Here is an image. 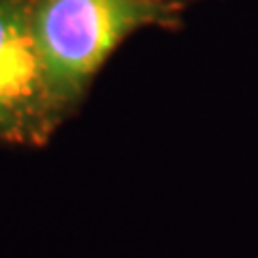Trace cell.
<instances>
[{
	"mask_svg": "<svg viewBox=\"0 0 258 258\" xmlns=\"http://www.w3.org/2000/svg\"><path fill=\"white\" fill-rule=\"evenodd\" d=\"M62 106L37 43L32 5L0 0V140H47L60 120Z\"/></svg>",
	"mask_w": 258,
	"mask_h": 258,
	"instance_id": "cell-2",
	"label": "cell"
},
{
	"mask_svg": "<svg viewBox=\"0 0 258 258\" xmlns=\"http://www.w3.org/2000/svg\"><path fill=\"white\" fill-rule=\"evenodd\" d=\"M172 15L155 0H39L32 26L54 91L69 103L134 30Z\"/></svg>",
	"mask_w": 258,
	"mask_h": 258,
	"instance_id": "cell-1",
	"label": "cell"
}]
</instances>
